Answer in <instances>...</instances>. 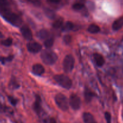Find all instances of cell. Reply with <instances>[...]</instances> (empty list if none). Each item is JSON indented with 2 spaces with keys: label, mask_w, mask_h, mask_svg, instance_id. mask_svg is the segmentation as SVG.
Listing matches in <instances>:
<instances>
[{
  "label": "cell",
  "mask_w": 123,
  "mask_h": 123,
  "mask_svg": "<svg viewBox=\"0 0 123 123\" xmlns=\"http://www.w3.org/2000/svg\"><path fill=\"white\" fill-rule=\"evenodd\" d=\"M0 15L14 26H20L22 22L21 16L14 8L13 0H0Z\"/></svg>",
  "instance_id": "obj_1"
},
{
  "label": "cell",
  "mask_w": 123,
  "mask_h": 123,
  "mask_svg": "<svg viewBox=\"0 0 123 123\" xmlns=\"http://www.w3.org/2000/svg\"><path fill=\"white\" fill-rule=\"evenodd\" d=\"M41 58L46 64L52 65L58 60V56L53 50L46 49L43 50L41 54Z\"/></svg>",
  "instance_id": "obj_2"
},
{
  "label": "cell",
  "mask_w": 123,
  "mask_h": 123,
  "mask_svg": "<svg viewBox=\"0 0 123 123\" xmlns=\"http://www.w3.org/2000/svg\"><path fill=\"white\" fill-rule=\"evenodd\" d=\"M54 79L59 85L64 88L68 90L72 86V80L65 74H56L54 77Z\"/></svg>",
  "instance_id": "obj_3"
},
{
  "label": "cell",
  "mask_w": 123,
  "mask_h": 123,
  "mask_svg": "<svg viewBox=\"0 0 123 123\" xmlns=\"http://www.w3.org/2000/svg\"><path fill=\"white\" fill-rule=\"evenodd\" d=\"M55 101L56 105L61 110L63 111H67L68 109L69 102L67 97L63 94H57L55 97Z\"/></svg>",
  "instance_id": "obj_4"
},
{
  "label": "cell",
  "mask_w": 123,
  "mask_h": 123,
  "mask_svg": "<svg viewBox=\"0 0 123 123\" xmlns=\"http://www.w3.org/2000/svg\"><path fill=\"white\" fill-rule=\"evenodd\" d=\"M63 69L66 73H70L73 70L74 66V58L72 55H67L63 60Z\"/></svg>",
  "instance_id": "obj_5"
},
{
  "label": "cell",
  "mask_w": 123,
  "mask_h": 123,
  "mask_svg": "<svg viewBox=\"0 0 123 123\" xmlns=\"http://www.w3.org/2000/svg\"><path fill=\"white\" fill-rule=\"evenodd\" d=\"M69 105L73 110H78L80 109L81 106V101L79 96L76 94L70 95L69 98Z\"/></svg>",
  "instance_id": "obj_6"
},
{
  "label": "cell",
  "mask_w": 123,
  "mask_h": 123,
  "mask_svg": "<svg viewBox=\"0 0 123 123\" xmlns=\"http://www.w3.org/2000/svg\"><path fill=\"white\" fill-rule=\"evenodd\" d=\"M26 47H27V49L28 50L29 52L31 53H34V54L39 52L42 49V45L40 43H38V42H30L27 44Z\"/></svg>",
  "instance_id": "obj_7"
},
{
  "label": "cell",
  "mask_w": 123,
  "mask_h": 123,
  "mask_svg": "<svg viewBox=\"0 0 123 123\" xmlns=\"http://www.w3.org/2000/svg\"><path fill=\"white\" fill-rule=\"evenodd\" d=\"M20 32L24 38L27 40H31L32 38V33L30 28L26 25H24L20 29Z\"/></svg>",
  "instance_id": "obj_8"
},
{
  "label": "cell",
  "mask_w": 123,
  "mask_h": 123,
  "mask_svg": "<svg viewBox=\"0 0 123 123\" xmlns=\"http://www.w3.org/2000/svg\"><path fill=\"white\" fill-rule=\"evenodd\" d=\"M32 108L36 114H40L41 111H42V100L38 95H36V100L34 102Z\"/></svg>",
  "instance_id": "obj_9"
},
{
  "label": "cell",
  "mask_w": 123,
  "mask_h": 123,
  "mask_svg": "<svg viewBox=\"0 0 123 123\" xmlns=\"http://www.w3.org/2000/svg\"><path fill=\"white\" fill-rule=\"evenodd\" d=\"M44 67L40 64H36L32 66V72L37 76H41L44 73Z\"/></svg>",
  "instance_id": "obj_10"
},
{
  "label": "cell",
  "mask_w": 123,
  "mask_h": 123,
  "mask_svg": "<svg viewBox=\"0 0 123 123\" xmlns=\"http://www.w3.org/2000/svg\"><path fill=\"white\" fill-rule=\"evenodd\" d=\"M84 123H97L93 115L90 112H84L82 115Z\"/></svg>",
  "instance_id": "obj_11"
},
{
  "label": "cell",
  "mask_w": 123,
  "mask_h": 123,
  "mask_svg": "<svg viewBox=\"0 0 123 123\" xmlns=\"http://www.w3.org/2000/svg\"><path fill=\"white\" fill-rule=\"evenodd\" d=\"M93 56L94 59L97 66L102 67L104 65L105 62V60L104 58L101 54H98V53H95V54H94Z\"/></svg>",
  "instance_id": "obj_12"
},
{
  "label": "cell",
  "mask_w": 123,
  "mask_h": 123,
  "mask_svg": "<svg viewBox=\"0 0 123 123\" xmlns=\"http://www.w3.org/2000/svg\"><path fill=\"white\" fill-rule=\"evenodd\" d=\"M123 26V17L115 20L112 24V29L114 31H118Z\"/></svg>",
  "instance_id": "obj_13"
},
{
  "label": "cell",
  "mask_w": 123,
  "mask_h": 123,
  "mask_svg": "<svg viewBox=\"0 0 123 123\" xmlns=\"http://www.w3.org/2000/svg\"><path fill=\"white\" fill-rule=\"evenodd\" d=\"M37 36L41 40H44L50 37V33L48 30H45V29H42V30H40L37 34Z\"/></svg>",
  "instance_id": "obj_14"
},
{
  "label": "cell",
  "mask_w": 123,
  "mask_h": 123,
  "mask_svg": "<svg viewBox=\"0 0 123 123\" xmlns=\"http://www.w3.org/2000/svg\"><path fill=\"white\" fill-rule=\"evenodd\" d=\"M95 96H96L95 93H94L91 90L88 89V88H85L84 96H85V100H86V102L89 103V102H91L92 98H93Z\"/></svg>",
  "instance_id": "obj_15"
},
{
  "label": "cell",
  "mask_w": 123,
  "mask_h": 123,
  "mask_svg": "<svg viewBox=\"0 0 123 123\" xmlns=\"http://www.w3.org/2000/svg\"><path fill=\"white\" fill-rule=\"evenodd\" d=\"M100 31V28L96 24H91L88 28V31L91 34H97Z\"/></svg>",
  "instance_id": "obj_16"
},
{
  "label": "cell",
  "mask_w": 123,
  "mask_h": 123,
  "mask_svg": "<svg viewBox=\"0 0 123 123\" xmlns=\"http://www.w3.org/2000/svg\"><path fill=\"white\" fill-rule=\"evenodd\" d=\"M74 28V24H73V22L68 21L67 22L65 23L64 24H63L62 26L61 27V29H62V31H70V30H73Z\"/></svg>",
  "instance_id": "obj_17"
},
{
  "label": "cell",
  "mask_w": 123,
  "mask_h": 123,
  "mask_svg": "<svg viewBox=\"0 0 123 123\" xmlns=\"http://www.w3.org/2000/svg\"><path fill=\"white\" fill-rule=\"evenodd\" d=\"M64 24L63 19L62 18H59V19H56L55 21L52 24V26L55 29H59Z\"/></svg>",
  "instance_id": "obj_18"
},
{
  "label": "cell",
  "mask_w": 123,
  "mask_h": 123,
  "mask_svg": "<svg viewBox=\"0 0 123 123\" xmlns=\"http://www.w3.org/2000/svg\"><path fill=\"white\" fill-rule=\"evenodd\" d=\"M14 58V55H8L7 57H5V56H0V62H1L2 64H5L6 62H11L12 60Z\"/></svg>",
  "instance_id": "obj_19"
},
{
  "label": "cell",
  "mask_w": 123,
  "mask_h": 123,
  "mask_svg": "<svg viewBox=\"0 0 123 123\" xmlns=\"http://www.w3.org/2000/svg\"><path fill=\"white\" fill-rule=\"evenodd\" d=\"M54 43V39L53 37H49L48 38L46 39L44 42V45L46 48L49 49L53 46Z\"/></svg>",
  "instance_id": "obj_20"
},
{
  "label": "cell",
  "mask_w": 123,
  "mask_h": 123,
  "mask_svg": "<svg viewBox=\"0 0 123 123\" xmlns=\"http://www.w3.org/2000/svg\"><path fill=\"white\" fill-rule=\"evenodd\" d=\"M9 86L13 90H15V89H18L19 87V84L16 81L15 78H12L10 81Z\"/></svg>",
  "instance_id": "obj_21"
},
{
  "label": "cell",
  "mask_w": 123,
  "mask_h": 123,
  "mask_svg": "<svg viewBox=\"0 0 123 123\" xmlns=\"http://www.w3.org/2000/svg\"><path fill=\"white\" fill-rule=\"evenodd\" d=\"M1 44L6 47H10L13 44V39L11 37H8V38L1 41Z\"/></svg>",
  "instance_id": "obj_22"
},
{
  "label": "cell",
  "mask_w": 123,
  "mask_h": 123,
  "mask_svg": "<svg viewBox=\"0 0 123 123\" xmlns=\"http://www.w3.org/2000/svg\"><path fill=\"white\" fill-rule=\"evenodd\" d=\"M84 7H85V6H84V4L81 3V2H76V3H74L73 5V6H72L73 9L76 11L81 10Z\"/></svg>",
  "instance_id": "obj_23"
},
{
  "label": "cell",
  "mask_w": 123,
  "mask_h": 123,
  "mask_svg": "<svg viewBox=\"0 0 123 123\" xmlns=\"http://www.w3.org/2000/svg\"><path fill=\"white\" fill-rule=\"evenodd\" d=\"M45 13L47 16L50 18V19H54L56 16L55 12H54V11L49 9V8H46L45 10Z\"/></svg>",
  "instance_id": "obj_24"
},
{
  "label": "cell",
  "mask_w": 123,
  "mask_h": 123,
  "mask_svg": "<svg viewBox=\"0 0 123 123\" xmlns=\"http://www.w3.org/2000/svg\"><path fill=\"white\" fill-rule=\"evenodd\" d=\"M7 98H8V101H9L10 103L13 106H16L18 103V99H16V98H14L13 96H7Z\"/></svg>",
  "instance_id": "obj_25"
},
{
  "label": "cell",
  "mask_w": 123,
  "mask_h": 123,
  "mask_svg": "<svg viewBox=\"0 0 123 123\" xmlns=\"http://www.w3.org/2000/svg\"><path fill=\"white\" fill-rule=\"evenodd\" d=\"M72 36H70V35H66L63 37V41L66 44H70L71 43V42H72Z\"/></svg>",
  "instance_id": "obj_26"
},
{
  "label": "cell",
  "mask_w": 123,
  "mask_h": 123,
  "mask_svg": "<svg viewBox=\"0 0 123 123\" xmlns=\"http://www.w3.org/2000/svg\"><path fill=\"white\" fill-rule=\"evenodd\" d=\"M105 117L107 123H111V115L110 113L106 112L105 113Z\"/></svg>",
  "instance_id": "obj_27"
},
{
  "label": "cell",
  "mask_w": 123,
  "mask_h": 123,
  "mask_svg": "<svg viewBox=\"0 0 123 123\" xmlns=\"http://www.w3.org/2000/svg\"><path fill=\"white\" fill-rule=\"evenodd\" d=\"M48 2L50 4H58L61 3L63 0H47Z\"/></svg>",
  "instance_id": "obj_28"
},
{
  "label": "cell",
  "mask_w": 123,
  "mask_h": 123,
  "mask_svg": "<svg viewBox=\"0 0 123 123\" xmlns=\"http://www.w3.org/2000/svg\"><path fill=\"white\" fill-rule=\"evenodd\" d=\"M49 123H56V121L54 118H50V120H49Z\"/></svg>",
  "instance_id": "obj_29"
},
{
  "label": "cell",
  "mask_w": 123,
  "mask_h": 123,
  "mask_svg": "<svg viewBox=\"0 0 123 123\" xmlns=\"http://www.w3.org/2000/svg\"><path fill=\"white\" fill-rule=\"evenodd\" d=\"M25 1H31L32 0H25Z\"/></svg>",
  "instance_id": "obj_30"
},
{
  "label": "cell",
  "mask_w": 123,
  "mask_h": 123,
  "mask_svg": "<svg viewBox=\"0 0 123 123\" xmlns=\"http://www.w3.org/2000/svg\"><path fill=\"white\" fill-rule=\"evenodd\" d=\"M0 35H1V32H0Z\"/></svg>",
  "instance_id": "obj_31"
},
{
  "label": "cell",
  "mask_w": 123,
  "mask_h": 123,
  "mask_svg": "<svg viewBox=\"0 0 123 123\" xmlns=\"http://www.w3.org/2000/svg\"></svg>",
  "instance_id": "obj_32"
}]
</instances>
